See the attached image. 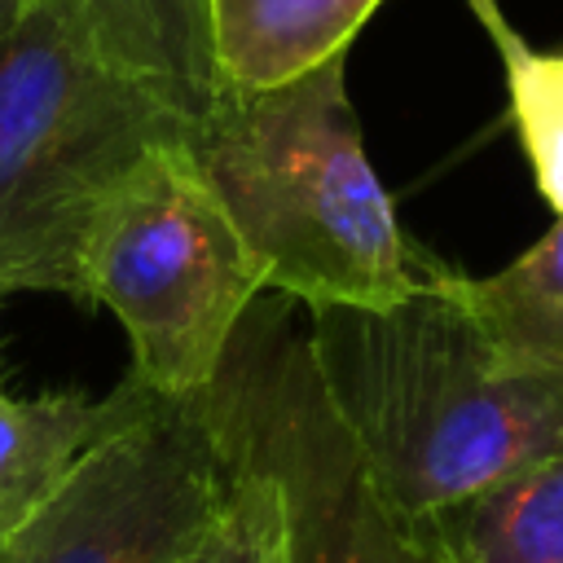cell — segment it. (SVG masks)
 I'll list each match as a JSON object with an SVG mask.
<instances>
[{
    "mask_svg": "<svg viewBox=\"0 0 563 563\" xmlns=\"http://www.w3.org/2000/svg\"><path fill=\"white\" fill-rule=\"evenodd\" d=\"M303 312L317 387L400 515L427 523L563 444V374L506 369L453 268L387 308Z\"/></svg>",
    "mask_w": 563,
    "mask_h": 563,
    "instance_id": "obj_1",
    "label": "cell"
},
{
    "mask_svg": "<svg viewBox=\"0 0 563 563\" xmlns=\"http://www.w3.org/2000/svg\"><path fill=\"white\" fill-rule=\"evenodd\" d=\"M347 57L264 92H216L185 145L264 273L303 308H387L440 264L400 229L347 97Z\"/></svg>",
    "mask_w": 563,
    "mask_h": 563,
    "instance_id": "obj_2",
    "label": "cell"
},
{
    "mask_svg": "<svg viewBox=\"0 0 563 563\" xmlns=\"http://www.w3.org/2000/svg\"><path fill=\"white\" fill-rule=\"evenodd\" d=\"M185 119L31 0L0 44V295H75V255L110 189Z\"/></svg>",
    "mask_w": 563,
    "mask_h": 563,
    "instance_id": "obj_3",
    "label": "cell"
},
{
    "mask_svg": "<svg viewBox=\"0 0 563 563\" xmlns=\"http://www.w3.org/2000/svg\"><path fill=\"white\" fill-rule=\"evenodd\" d=\"M260 295L264 273L202 180L185 132L141 154L75 255V299L114 312L132 343V378L163 400H194L216 383Z\"/></svg>",
    "mask_w": 563,
    "mask_h": 563,
    "instance_id": "obj_4",
    "label": "cell"
},
{
    "mask_svg": "<svg viewBox=\"0 0 563 563\" xmlns=\"http://www.w3.org/2000/svg\"><path fill=\"white\" fill-rule=\"evenodd\" d=\"M229 457L282 497L286 563H449L422 519L400 515L339 431L286 303L251 308L202 391Z\"/></svg>",
    "mask_w": 563,
    "mask_h": 563,
    "instance_id": "obj_5",
    "label": "cell"
},
{
    "mask_svg": "<svg viewBox=\"0 0 563 563\" xmlns=\"http://www.w3.org/2000/svg\"><path fill=\"white\" fill-rule=\"evenodd\" d=\"M229 479L202 396H154L84 453L0 545V563H180L224 506Z\"/></svg>",
    "mask_w": 563,
    "mask_h": 563,
    "instance_id": "obj_6",
    "label": "cell"
},
{
    "mask_svg": "<svg viewBox=\"0 0 563 563\" xmlns=\"http://www.w3.org/2000/svg\"><path fill=\"white\" fill-rule=\"evenodd\" d=\"M154 400L132 374L110 396H9L0 383V545L62 488L92 444Z\"/></svg>",
    "mask_w": 563,
    "mask_h": 563,
    "instance_id": "obj_7",
    "label": "cell"
},
{
    "mask_svg": "<svg viewBox=\"0 0 563 563\" xmlns=\"http://www.w3.org/2000/svg\"><path fill=\"white\" fill-rule=\"evenodd\" d=\"M383 0H198L220 92H264L347 57Z\"/></svg>",
    "mask_w": 563,
    "mask_h": 563,
    "instance_id": "obj_8",
    "label": "cell"
},
{
    "mask_svg": "<svg viewBox=\"0 0 563 563\" xmlns=\"http://www.w3.org/2000/svg\"><path fill=\"white\" fill-rule=\"evenodd\" d=\"M88 44L145 84L185 123L216 101L198 0H53Z\"/></svg>",
    "mask_w": 563,
    "mask_h": 563,
    "instance_id": "obj_9",
    "label": "cell"
},
{
    "mask_svg": "<svg viewBox=\"0 0 563 563\" xmlns=\"http://www.w3.org/2000/svg\"><path fill=\"white\" fill-rule=\"evenodd\" d=\"M449 563H563V444L427 519Z\"/></svg>",
    "mask_w": 563,
    "mask_h": 563,
    "instance_id": "obj_10",
    "label": "cell"
},
{
    "mask_svg": "<svg viewBox=\"0 0 563 563\" xmlns=\"http://www.w3.org/2000/svg\"><path fill=\"white\" fill-rule=\"evenodd\" d=\"M453 290L515 374H563V220L488 277L453 273Z\"/></svg>",
    "mask_w": 563,
    "mask_h": 563,
    "instance_id": "obj_11",
    "label": "cell"
},
{
    "mask_svg": "<svg viewBox=\"0 0 563 563\" xmlns=\"http://www.w3.org/2000/svg\"><path fill=\"white\" fill-rule=\"evenodd\" d=\"M466 4L497 48L510 123L532 167V185L541 202L563 220V48H532L510 26L497 0H466Z\"/></svg>",
    "mask_w": 563,
    "mask_h": 563,
    "instance_id": "obj_12",
    "label": "cell"
},
{
    "mask_svg": "<svg viewBox=\"0 0 563 563\" xmlns=\"http://www.w3.org/2000/svg\"><path fill=\"white\" fill-rule=\"evenodd\" d=\"M229 471L233 479L224 506L180 563H286V523L273 479L238 457H229Z\"/></svg>",
    "mask_w": 563,
    "mask_h": 563,
    "instance_id": "obj_13",
    "label": "cell"
},
{
    "mask_svg": "<svg viewBox=\"0 0 563 563\" xmlns=\"http://www.w3.org/2000/svg\"><path fill=\"white\" fill-rule=\"evenodd\" d=\"M26 4H31V0H0V44H4L9 31L18 26V18L26 13Z\"/></svg>",
    "mask_w": 563,
    "mask_h": 563,
    "instance_id": "obj_14",
    "label": "cell"
}]
</instances>
